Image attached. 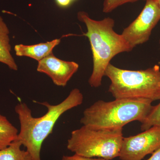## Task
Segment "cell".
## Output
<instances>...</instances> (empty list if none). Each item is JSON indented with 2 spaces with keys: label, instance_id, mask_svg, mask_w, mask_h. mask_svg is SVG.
Here are the masks:
<instances>
[{
  "label": "cell",
  "instance_id": "obj_1",
  "mask_svg": "<svg viewBox=\"0 0 160 160\" xmlns=\"http://www.w3.org/2000/svg\"><path fill=\"white\" fill-rule=\"evenodd\" d=\"M83 95L79 89H72L62 102L52 105L48 102L39 103L46 107V113L41 117L35 118L26 103L20 102L15 107L18 117L20 131L17 140L19 141L29 152L32 160H42L41 151L44 141L52 133L56 123L66 111L82 104Z\"/></svg>",
  "mask_w": 160,
  "mask_h": 160
},
{
  "label": "cell",
  "instance_id": "obj_2",
  "mask_svg": "<svg viewBox=\"0 0 160 160\" xmlns=\"http://www.w3.org/2000/svg\"><path fill=\"white\" fill-rule=\"evenodd\" d=\"M78 18L86 25L87 31L84 35L89 39L92 52L93 69L88 82L92 87L98 88L102 85L111 60L117 55L129 52L132 49L122 35L114 31L115 21L112 18L97 21L91 18L86 12L80 11Z\"/></svg>",
  "mask_w": 160,
  "mask_h": 160
},
{
  "label": "cell",
  "instance_id": "obj_3",
  "mask_svg": "<svg viewBox=\"0 0 160 160\" xmlns=\"http://www.w3.org/2000/svg\"><path fill=\"white\" fill-rule=\"evenodd\" d=\"M152 102L146 99L98 100L84 110L80 122L91 129H123L131 122H144L153 108Z\"/></svg>",
  "mask_w": 160,
  "mask_h": 160
},
{
  "label": "cell",
  "instance_id": "obj_4",
  "mask_svg": "<svg viewBox=\"0 0 160 160\" xmlns=\"http://www.w3.org/2000/svg\"><path fill=\"white\" fill-rule=\"evenodd\" d=\"M111 81L109 92L115 99L160 100V68L158 65L145 70L120 69L111 63L105 71Z\"/></svg>",
  "mask_w": 160,
  "mask_h": 160
},
{
  "label": "cell",
  "instance_id": "obj_5",
  "mask_svg": "<svg viewBox=\"0 0 160 160\" xmlns=\"http://www.w3.org/2000/svg\"><path fill=\"white\" fill-rule=\"evenodd\" d=\"M122 129H96L83 126L72 132L67 149L86 157L113 159L119 156L124 138Z\"/></svg>",
  "mask_w": 160,
  "mask_h": 160
},
{
  "label": "cell",
  "instance_id": "obj_6",
  "mask_svg": "<svg viewBox=\"0 0 160 160\" xmlns=\"http://www.w3.org/2000/svg\"><path fill=\"white\" fill-rule=\"evenodd\" d=\"M160 20V9L155 0H146V5L138 16L121 35L133 49L149 40L152 30Z\"/></svg>",
  "mask_w": 160,
  "mask_h": 160
},
{
  "label": "cell",
  "instance_id": "obj_7",
  "mask_svg": "<svg viewBox=\"0 0 160 160\" xmlns=\"http://www.w3.org/2000/svg\"><path fill=\"white\" fill-rule=\"evenodd\" d=\"M160 148V126L123 138L119 158L121 160H142Z\"/></svg>",
  "mask_w": 160,
  "mask_h": 160
},
{
  "label": "cell",
  "instance_id": "obj_8",
  "mask_svg": "<svg viewBox=\"0 0 160 160\" xmlns=\"http://www.w3.org/2000/svg\"><path fill=\"white\" fill-rule=\"evenodd\" d=\"M79 66L75 62L60 59L52 53L38 62L37 69L48 75L55 85L65 87L78 71Z\"/></svg>",
  "mask_w": 160,
  "mask_h": 160
},
{
  "label": "cell",
  "instance_id": "obj_9",
  "mask_svg": "<svg viewBox=\"0 0 160 160\" xmlns=\"http://www.w3.org/2000/svg\"><path fill=\"white\" fill-rule=\"evenodd\" d=\"M60 42V39H56L50 42L35 45L19 44L15 46L14 50L16 55L18 56L27 57L37 60L38 62L52 53L53 49Z\"/></svg>",
  "mask_w": 160,
  "mask_h": 160
},
{
  "label": "cell",
  "instance_id": "obj_10",
  "mask_svg": "<svg viewBox=\"0 0 160 160\" xmlns=\"http://www.w3.org/2000/svg\"><path fill=\"white\" fill-rule=\"evenodd\" d=\"M9 30L3 18L0 16V62L9 69L17 71L18 66L11 53Z\"/></svg>",
  "mask_w": 160,
  "mask_h": 160
},
{
  "label": "cell",
  "instance_id": "obj_11",
  "mask_svg": "<svg viewBox=\"0 0 160 160\" xmlns=\"http://www.w3.org/2000/svg\"><path fill=\"white\" fill-rule=\"evenodd\" d=\"M18 132L7 118L0 114V150L8 147L15 141Z\"/></svg>",
  "mask_w": 160,
  "mask_h": 160
},
{
  "label": "cell",
  "instance_id": "obj_12",
  "mask_svg": "<svg viewBox=\"0 0 160 160\" xmlns=\"http://www.w3.org/2000/svg\"><path fill=\"white\" fill-rule=\"evenodd\" d=\"M19 141L16 140L5 149L0 150V160H32L29 152L22 150Z\"/></svg>",
  "mask_w": 160,
  "mask_h": 160
},
{
  "label": "cell",
  "instance_id": "obj_13",
  "mask_svg": "<svg viewBox=\"0 0 160 160\" xmlns=\"http://www.w3.org/2000/svg\"><path fill=\"white\" fill-rule=\"evenodd\" d=\"M155 126H160V102L157 106H153L151 112L142 123L141 130L145 131Z\"/></svg>",
  "mask_w": 160,
  "mask_h": 160
},
{
  "label": "cell",
  "instance_id": "obj_14",
  "mask_svg": "<svg viewBox=\"0 0 160 160\" xmlns=\"http://www.w3.org/2000/svg\"><path fill=\"white\" fill-rule=\"evenodd\" d=\"M138 1L139 0H105L103 3V11L108 13L126 3L135 2Z\"/></svg>",
  "mask_w": 160,
  "mask_h": 160
},
{
  "label": "cell",
  "instance_id": "obj_15",
  "mask_svg": "<svg viewBox=\"0 0 160 160\" xmlns=\"http://www.w3.org/2000/svg\"><path fill=\"white\" fill-rule=\"evenodd\" d=\"M61 160H109L102 158H88L77 154L73 155H64Z\"/></svg>",
  "mask_w": 160,
  "mask_h": 160
},
{
  "label": "cell",
  "instance_id": "obj_16",
  "mask_svg": "<svg viewBox=\"0 0 160 160\" xmlns=\"http://www.w3.org/2000/svg\"><path fill=\"white\" fill-rule=\"evenodd\" d=\"M57 5L61 8H67L72 2L71 0H55Z\"/></svg>",
  "mask_w": 160,
  "mask_h": 160
},
{
  "label": "cell",
  "instance_id": "obj_17",
  "mask_svg": "<svg viewBox=\"0 0 160 160\" xmlns=\"http://www.w3.org/2000/svg\"><path fill=\"white\" fill-rule=\"evenodd\" d=\"M147 160H160V148L153 152L151 157Z\"/></svg>",
  "mask_w": 160,
  "mask_h": 160
},
{
  "label": "cell",
  "instance_id": "obj_18",
  "mask_svg": "<svg viewBox=\"0 0 160 160\" xmlns=\"http://www.w3.org/2000/svg\"><path fill=\"white\" fill-rule=\"evenodd\" d=\"M155 2L160 9V0H155Z\"/></svg>",
  "mask_w": 160,
  "mask_h": 160
},
{
  "label": "cell",
  "instance_id": "obj_19",
  "mask_svg": "<svg viewBox=\"0 0 160 160\" xmlns=\"http://www.w3.org/2000/svg\"><path fill=\"white\" fill-rule=\"evenodd\" d=\"M72 1V2H73V1H74L75 0H71Z\"/></svg>",
  "mask_w": 160,
  "mask_h": 160
},
{
  "label": "cell",
  "instance_id": "obj_20",
  "mask_svg": "<svg viewBox=\"0 0 160 160\" xmlns=\"http://www.w3.org/2000/svg\"><path fill=\"white\" fill-rule=\"evenodd\" d=\"M159 43H160V40H159Z\"/></svg>",
  "mask_w": 160,
  "mask_h": 160
}]
</instances>
